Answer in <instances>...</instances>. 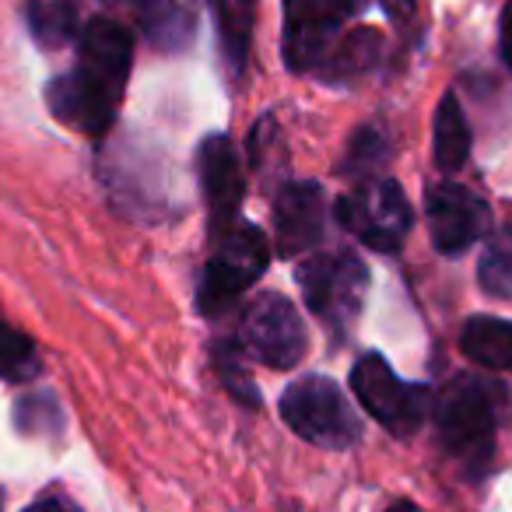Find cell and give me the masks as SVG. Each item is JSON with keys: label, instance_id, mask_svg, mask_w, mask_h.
<instances>
[{"label": "cell", "instance_id": "27", "mask_svg": "<svg viewBox=\"0 0 512 512\" xmlns=\"http://www.w3.org/2000/svg\"><path fill=\"white\" fill-rule=\"evenodd\" d=\"M0 509H4V491H0Z\"/></svg>", "mask_w": 512, "mask_h": 512}, {"label": "cell", "instance_id": "21", "mask_svg": "<svg viewBox=\"0 0 512 512\" xmlns=\"http://www.w3.org/2000/svg\"><path fill=\"white\" fill-rule=\"evenodd\" d=\"M386 141L376 134V130H362V134L351 141V151H348V162H344V169L348 172H358V176H369L376 165L386 162Z\"/></svg>", "mask_w": 512, "mask_h": 512}, {"label": "cell", "instance_id": "28", "mask_svg": "<svg viewBox=\"0 0 512 512\" xmlns=\"http://www.w3.org/2000/svg\"><path fill=\"white\" fill-rule=\"evenodd\" d=\"M106 4H120V0H106Z\"/></svg>", "mask_w": 512, "mask_h": 512}, {"label": "cell", "instance_id": "16", "mask_svg": "<svg viewBox=\"0 0 512 512\" xmlns=\"http://www.w3.org/2000/svg\"><path fill=\"white\" fill-rule=\"evenodd\" d=\"M29 32L43 50H60L81 29V4L78 0H25Z\"/></svg>", "mask_w": 512, "mask_h": 512}, {"label": "cell", "instance_id": "25", "mask_svg": "<svg viewBox=\"0 0 512 512\" xmlns=\"http://www.w3.org/2000/svg\"><path fill=\"white\" fill-rule=\"evenodd\" d=\"M383 8L390 18H407L414 11V0H383Z\"/></svg>", "mask_w": 512, "mask_h": 512}, {"label": "cell", "instance_id": "12", "mask_svg": "<svg viewBox=\"0 0 512 512\" xmlns=\"http://www.w3.org/2000/svg\"><path fill=\"white\" fill-rule=\"evenodd\" d=\"M327 228V197L316 183H285L274 207V235L281 256L313 253Z\"/></svg>", "mask_w": 512, "mask_h": 512}, {"label": "cell", "instance_id": "13", "mask_svg": "<svg viewBox=\"0 0 512 512\" xmlns=\"http://www.w3.org/2000/svg\"><path fill=\"white\" fill-rule=\"evenodd\" d=\"M197 15L200 0H141L137 4L144 39L162 53H179L193 43Z\"/></svg>", "mask_w": 512, "mask_h": 512}, {"label": "cell", "instance_id": "18", "mask_svg": "<svg viewBox=\"0 0 512 512\" xmlns=\"http://www.w3.org/2000/svg\"><path fill=\"white\" fill-rule=\"evenodd\" d=\"M379 53H383V36L372 29H358V32H351V36H341V43L334 46L327 64L320 67V74L330 81L358 78V74H365L376 64Z\"/></svg>", "mask_w": 512, "mask_h": 512}, {"label": "cell", "instance_id": "17", "mask_svg": "<svg viewBox=\"0 0 512 512\" xmlns=\"http://www.w3.org/2000/svg\"><path fill=\"white\" fill-rule=\"evenodd\" d=\"M432 148H435V165H439L442 172L463 169V162H467V155H470V127L453 92L435 109Z\"/></svg>", "mask_w": 512, "mask_h": 512}, {"label": "cell", "instance_id": "11", "mask_svg": "<svg viewBox=\"0 0 512 512\" xmlns=\"http://www.w3.org/2000/svg\"><path fill=\"white\" fill-rule=\"evenodd\" d=\"M197 169L207 200V232L218 239L239 221L242 193H246V179H242V165L232 141L225 134L204 137L197 148Z\"/></svg>", "mask_w": 512, "mask_h": 512}, {"label": "cell", "instance_id": "26", "mask_svg": "<svg viewBox=\"0 0 512 512\" xmlns=\"http://www.w3.org/2000/svg\"><path fill=\"white\" fill-rule=\"evenodd\" d=\"M386 512H421L418 505H411V502H397V505H390Z\"/></svg>", "mask_w": 512, "mask_h": 512}, {"label": "cell", "instance_id": "23", "mask_svg": "<svg viewBox=\"0 0 512 512\" xmlns=\"http://www.w3.org/2000/svg\"><path fill=\"white\" fill-rule=\"evenodd\" d=\"M25 512H81V505L71 502L64 491H46V495H39Z\"/></svg>", "mask_w": 512, "mask_h": 512}, {"label": "cell", "instance_id": "4", "mask_svg": "<svg viewBox=\"0 0 512 512\" xmlns=\"http://www.w3.org/2000/svg\"><path fill=\"white\" fill-rule=\"evenodd\" d=\"M281 418L295 435L323 449H348L362 439V418L327 376H302L281 397Z\"/></svg>", "mask_w": 512, "mask_h": 512}, {"label": "cell", "instance_id": "6", "mask_svg": "<svg viewBox=\"0 0 512 512\" xmlns=\"http://www.w3.org/2000/svg\"><path fill=\"white\" fill-rule=\"evenodd\" d=\"M337 221L369 249L393 253L411 232V204L393 179H362L337 200Z\"/></svg>", "mask_w": 512, "mask_h": 512}, {"label": "cell", "instance_id": "19", "mask_svg": "<svg viewBox=\"0 0 512 512\" xmlns=\"http://www.w3.org/2000/svg\"><path fill=\"white\" fill-rule=\"evenodd\" d=\"M39 369H43V362H39L36 341L0 316V379L29 383V379L39 376Z\"/></svg>", "mask_w": 512, "mask_h": 512}, {"label": "cell", "instance_id": "15", "mask_svg": "<svg viewBox=\"0 0 512 512\" xmlns=\"http://www.w3.org/2000/svg\"><path fill=\"white\" fill-rule=\"evenodd\" d=\"M463 355L488 372L512 369V323L498 316H470L463 323Z\"/></svg>", "mask_w": 512, "mask_h": 512}, {"label": "cell", "instance_id": "22", "mask_svg": "<svg viewBox=\"0 0 512 512\" xmlns=\"http://www.w3.org/2000/svg\"><path fill=\"white\" fill-rule=\"evenodd\" d=\"M218 369H221V376H225V386H228V390L239 393V397L246 400L249 407L260 404V393L253 390V383L246 379V372L239 369V362H235V351L218 348Z\"/></svg>", "mask_w": 512, "mask_h": 512}, {"label": "cell", "instance_id": "10", "mask_svg": "<svg viewBox=\"0 0 512 512\" xmlns=\"http://www.w3.org/2000/svg\"><path fill=\"white\" fill-rule=\"evenodd\" d=\"M425 218H428V235L432 246L446 256L467 253L474 242H481L491 228V211L474 190L442 179L432 183L425 193Z\"/></svg>", "mask_w": 512, "mask_h": 512}, {"label": "cell", "instance_id": "9", "mask_svg": "<svg viewBox=\"0 0 512 512\" xmlns=\"http://www.w3.org/2000/svg\"><path fill=\"white\" fill-rule=\"evenodd\" d=\"M362 0H285V60L292 71H320L334 46L341 43V25Z\"/></svg>", "mask_w": 512, "mask_h": 512}, {"label": "cell", "instance_id": "14", "mask_svg": "<svg viewBox=\"0 0 512 512\" xmlns=\"http://www.w3.org/2000/svg\"><path fill=\"white\" fill-rule=\"evenodd\" d=\"M218 29V46L225 67L239 78L246 71L249 46H253V25H256V0H207Z\"/></svg>", "mask_w": 512, "mask_h": 512}, {"label": "cell", "instance_id": "20", "mask_svg": "<svg viewBox=\"0 0 512 512\" xmlns=\"http://www.w3.org/2000/svg\"><path fill=\"white\" fill-rule=\"evenodd\" d=\"M477 281L495 299H512V232H498L488 239L481 267H477Z\"/></svg>", "mask_w": 512, "mask_h": 512}, {"label": "cell", "instance_id": "8", "mask_svg": "<svg viewBox=\"0 0 512 512\" xmlns=\"http://www.w3.org/2000/svg\"><path fill=\"white\" fill-rule=\"evenodd\" d=\"M351 390H355L358 404L393 435H414L432 407V393L425 386L397 379V372L386 365L383 355L358 358L351 369Z\"/></svg>", "mask_w": 512, "mask_h": 512}, {"label": "cell", "instance_id": "7", "mask_svg": "<svg viewBox=\"0 0 512 512\" xmlns=\"http://www.w3.org/2000/svg\"><path fill=\"white\" fill-rule=\"evenodd\" d=\"M239 351L267 369H295L306 355V323L278 292L256 295L239 320Z\"/></svg>", "mask_w": 512, "mask_h": 512}, {"label": "cell", "instance_id": "2", "mask_svg": "<svg viewBox=\"0 0 512 512\" xmlns=\"http://www.w3.org/2000/svg\"><path fill=\"white\" fill-rule=\"evenodd\" d=\"M505 393L498 383L481 376H456L435 400V428L446 456L467 477H481L495 453L498 414Z\"/></svg>", "mask_w": 512, "mask_h": 512}, {"label": "cell", "instance_id": "3", "mask_svg": "<svg viewBox=\"0 0 512 512\" xmlns=\"http://www.w3.org/2000/svg\"><path fill=\"white\" fill-rule=\"evenodd\" d=\"M267 260H271L267 235L249 221H235L225 235L214 239V253L200 278L197 309L211 320L221 316L242 299V292L256 285V278L267 271Z\"/></svg>", "mask_w": 512, "mask_h": 512}, {"label": "cell", "instance_id": "5", "mask_svg": "<svg viewBox=\"0 0 512 512\" xmlns=\"http://www.w3.org/2000/svg\"><path fill=\"white\" fill-rule=\"evenodd\" d=\"M306 306L320 316L327 327H351L369 288V271L362 256L351 249H323L306 256L295 271Z\"/></svg>", "mask_w": 512, "mask_h": 512}, {"label": "cell", "instance_id": "1", "mask_svg": "<svg viewBox=\"0 0 512 512\" xmlns=\"http://www.w3.org/2000/svg\"><path fill=\"white\" fill-rule=\"evenodd\" d=\"M130 60H134V36L113 18H92L81 29L74 67L46 88L50 113L78 134H106L127 88Z\"/></svg>", "mask_w": 512, "mask_h": 512}, {"label": "cell", "instance_id": "24", "mask_svg": "<svg viewBox=\"0 0 512 512\" xmlns=\"http://www.w3.org/2000/svg\"><path fill=\"white\" fill-rule=\"evenodd\" d=\"M502 60L512 71V4L502 11Z\"/></svg>", "mask_w": 512, "mask_h": 512}]
</instances>
